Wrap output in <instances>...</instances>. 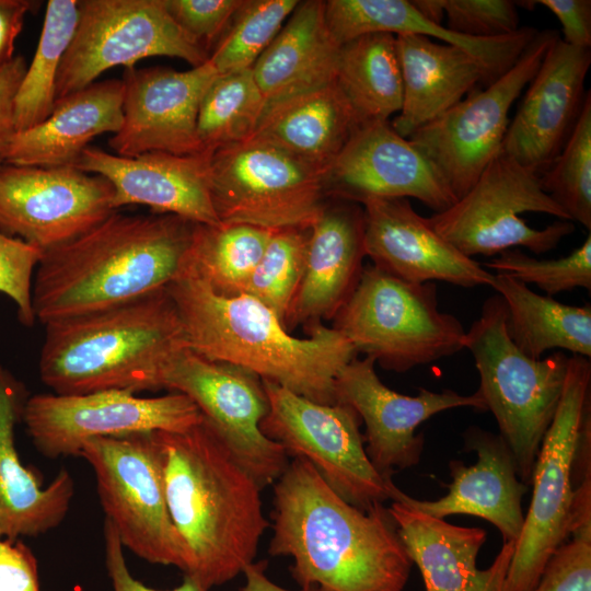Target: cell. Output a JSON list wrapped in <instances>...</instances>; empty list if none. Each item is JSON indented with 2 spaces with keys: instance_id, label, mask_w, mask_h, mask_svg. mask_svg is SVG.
Masks as SVG:
<instances>
[{
  "instance_id": "cell-6",
  "label": "cell",
  "mask_w": 591,
  "mask_h": 591,
  "mask_svg": "<svg viewBox=\"0 0 591 591\" xmlns=\"http://www.w3.org/2000/svg\"><path fill=\"white\" fill-rule=\"evenodd\" d=\"M506 320L501 296L487 298L465 332L464 348L479 375L476 392L497 421L519 478L529 486L563 394L570 356L563 351L540 359L525 356L510 339Z\"/></svg>"
},
{
  "instance_id": "cell-47",
  "label": "cell",
  "mask_w": 591,
  "mask_h": 591,
  "mask_svg": "<svg viewBox=\"0 0 591 591\" xmlns=\"http://www.w3.org/2000/svg\"><path fill=\"white\" fill-rule=\"evenodd\" d=\"M105 564L108 577L112 581L113 591H213L201 586L194 578L184 575L182 583L172 590H157L137 580L129 571L124 546L113 525L105 520Z\"/></svg>"
},
{
  "instance_id": "cell-40",
  "label": "cell",
  "mask_w": 591,
  "mask_h": 591,
  "mask_svg": "<svg viewBox=\"0 0 591 591\" xmlns=\"http://www.w3.org/2000/svg\"><path fill=\"white\" fill-rule=\"evenodd\" d=\"M308 240L309 230H276L242 293L269 308L283 324L303 275Z\"/></svg>"
},
{
  "instance_id": "cell-31",
  "label": "cell",
  "mask_w": 591,
  "mask_h": 591,
  "mask_svg": "<svg viewBox=\"0 0 591 591\" xmlns=\"http://www.w3.org/2000/svg\"><path fill=\"white\" fill-rule=\"evenodd\" d=\"M325 1H299L252 71L267 104L336 80L340 45L324 14Z\"/></svg>"
},
{
  "instance_id": "cell-37",
  "label": "cell",
  "mask_w": 591,
  "mask_h": 591,
  "mask_svg": "<svg viewBox=\"0 0 591 591\" xmlns=\"http://www.w3.org/2000/svg\"><path fill=\"white\" fill-rule=\"evenodd\" d=\"M266 107L252 69L218 76L199 105L197 137L202 151L252 138Z\"/></svg>"
},
{
  "instance_id": "cell-41",
  "label": "cell",
  "mask_w": 591,
  "mask_h": 591,
  "mask_svg": "<svg viewBox=\"0 0 591 591\" xmlns=\"http://www.w3.org/2000/svg\"><path fill=\"white\" fill-rule=\"evenodd\" d=\"M496 274L522 283L535 285L547 297L576 288L591 289V235L569 255L556 259H538L519 248H510L485 264Z\"/></svg>"
},
{
  "instance_id": "cell-11",
  "label": "cell",
  "mask_w": 591,
  "mask_h": 591,
  "mask_svg": "<svg viewBox=\"0 0 591 591\" xmlns=\"http://www.w3.org/2000/svg\"><path fill=\"white\" fill-rule=\"evenodd\" d=\"M209 178L223 223L309 230L326 204L322 173L256 137L212 151Z\"/></svg>"
},
{
  "instance_id": "cell-51",
  "label": "cell",
  "mask_w": 591,
  "mask_h": 591,
  "mask_svg": "<svg viewBox=\"0 0 591 591\" xmlns=\"http://www.w3.org/2000/svg\"><path fill=\"white\" fill-rule=\"evenodd\" d=\"M267 561H253L244 567L242 573L245 584L241 591H292L274 583L265 573ZM297 591H320L317 588H301Z\"/></svg>"
},
{
  "instance_id": "cell-4",
  "label": "cell",
  "mask_w": 591,
  "mask_h": 591,
  "mask_svg": "<svg viewBox=\"0 0 591 591\" xmlns=\"http://www.w3.org/2000/svg\"><path fill=\"white\" fill-rule=\"evenodd\" d=\"M167 291L192 351L243 368L313 402L336 403V378L357 352L334 327L322 324L309 337H296L262 302L246 294H219L189 273Z\"/></svg>"
},
{
  "instance_id": "cell-30",
  "label": "cell",
  "mask_w": 591,
  "mask_h": 591,
  "mask_svg": "<svg viewBox=\"0 0 591 591\" xmlns=\"http://www.w3.org/2000/svg\"><path fill=\"white\" fill-rule=\"evenodd\" d=\"M395 43L403 102L391 125L404 138L445 113L484 81L479 65L459 47L416 34L395 35Z\"/></svg>"
},
{
  "instance_id": "cell-49",
  "label": "cell",
  "mask_w": 591,
  "mask_h": 591,
  "mask_svg": "<svg viewBox=\"0 0 591 591\" xmlns=\"http://www.w3.org/2000/svg\"><path fill=\"white\" fill-rule=\"evenodd\" d=\"M559 21L563 42L583 49L591 47V1L590 0H538Z\"/></svg>"
},
{
  "instance_id": "cell-29",
  "label": "cell",
  "mask_w": 591,
  "mask_h": 591,
  "mask_svg": "<svg viewBox=\"0 0 591 591\" xmlns=\"http://www.w3.org/2000/svg\"><path fill=\"white\" fill-rule=\"evenodd\" d=\"M123 101L124 84L117 79L95 81L56 100L46 119L16 132L1 163L76 167L95 137L120 129Z\"/></svg>"
},
{
  "instance_id": "cell-3",
  "label": "cell",
  "mask_w": 591,
  "mask_h": 591,
  "mask_svg": "<svg viewBox=\"0 0 591 591\" xmlns=\"http://www.w3.org/2000/svg\"><path fill=\"white\" fill-rule=\"evenodd\" d=\"M158 437L169 511L189 553L184 575L207 589L227 583L254 561L269 526L262 488L205 418Z\"/></svg>"
},
{
  "instance_id": "cell-8",
  "label": "cell",
  "mask_w": 591,
  "mask_h": 591,
  "mask_svg": "<svg viewBox=\"0 0 591 591\" xmlns=\"http://www.w3.org/2000/svg\"><path fill=\"white\" fill-rule=\"evenodd\" d=\"M427 219L437 233L472 258L515 247L543 254L575 230L543 190L540 174L502 151L450 208Z\"/></svg>"
},
{
  "instance_id": "cell-42",
  "label": "cell",
  "mask_w": 591,
  "mask_h": 591,
  "mask_svg": "<svg viewBox=\"0 0 591 591\" xmlns=\"http://www.w3.org/2000/svg\"><path fill=\"white\" fill-rule=\"evenodd\" d=\"M447 28L453 33L496 38L515 33L518 2L511 0H443Z\"/></svg>"
},
{
  "instance_id": "cell-23",
  "label": "cell",
  "mask_w": 591,
  "mask_h": 591,
  "mask_svg": "<svg viewBox=\"0 0 591 591\" xmlns=\"http://www.w3.org/2000/svg\"><path fill=\"white\" fill-rule=\"evenodd\" d=\"M211 152L173 154L161 151L126 158L89 146L76 165L106 178L114 188L113 208L144 205L199 224L221 223L210 195Z\"/></svg>"
},
{
  "instance_id": "cell-26",
  "label": "cell",
  "mask_w": 591,
  "mask_h": 591,
  "mask_svg": "<svg viewBox=\"0 0 591 591\" xmlns=\"http://www.w3.org/2000/svg\"><path fill=\"white\" fill-rule=\"evenodd\" d=\"M426 591H502L515 542L503 543L493 564L476 566L486 531L451 524L399 501L387 508Z\"/></svg>"
},
{
  "instance_id": "cell-43",
  "label": "cell",
  "mask_w": 591,
  "mask_h": 591,
  "mask_svg": "<svg viewBox=\"0 0 591 591\" xmlns=\"http://www.w3.org/2000/svg\"><path fill=\"white\" fill-rule=\"evenodd\" d=\"M44 253L21 239L0 232V293L18 308L19 321L32 326L36 321L33 303V275Z\"/></svg>"
},
{
  "instance_id": "cell-5",
  "label": "cell",
  "mask_w": 591,
  "mask_h": 591,
  "mask_svg": "<svg viewBox=\"0 0 591 591\" xmlns=\"http://www.w3.org/2000/svg\"><path fill=\"white\" fill-rule=\"evenodd\" d=\"M186 348L181 317L165 288L45 324L39 376L60 395L159 391L166 368Z\"/></svg>"
},
{
  "instance_id": "cell-13",
  "label": "cell",
  "mask_w": 591,
  "mask_h": 591,
  "mask_svg": "<svg viewBox=\"0 0 591 591\" xmlns=\"http://www.w3.org/2000/svg\"><path fill=\"white\" fill-rule=\"evenodd\" d=\"M78 13L57 76V100L90 85L111 68H134L144 58L174 57L193 67L209 58L208 50L175 23L163 0H78Z\"/></svg>"
},
{
  "instance_id": "cell-28",
  "label": "cell",
  "mask_w": 591,
  "mask_h": 591,
  "mask_svg": "<svg viewBox=\"0 0 591 591\" xmlns=\"http://www.w3.org/2000/svg\"><path fill=\"white\" fill-rule=\"evenodd\" d=\"M325 19L340 45L366 34L389 33L422 35L459 47L479 65L485 86L511 69L538 33L520 27L496 38L460 35L421 16L408 0H328Z\"/></svg>"
},
{
  "instance_id": "cell-14",
  "label": "cell",
  "mask_w": 591,
  "mask_h": 591,
  "mask_svg": "<svg viewBox=\"0 0 591 591\" xmlns=\"http://www.w3.org/2000/svg\"><path fill=\"white\" fill-rule=\"evenodd\" d=\"M556 35L554 31L538 32L502 77L468 93L407 138L432 164L455 199L502 151L510 108L534 77Z\"/></svg>"
},
{
  "instance_id": "cell-2",
  "label": "cell",
  "mask_w": 591,
  "mask_h": 591,
  "mask_svg": "<svg viewBox=\"0 0 591 591\" xmlns=\"http://www.w3.org/2000/svg\"><path fill=\"white\" fill-rule=\"evenodd\" d=\"M194 224L169 213L116 210L84 234L45 252L33 281L35 318L45 325L167 288L186 271Z\"/></svg>"
},
{
  "instance_id": "cell-25",
  "label": "cell",
  "mask_w": 591,
  "mask_h": 591,
  "mask_svg": "<svg viewBox=\"0 0 591 591\" xmlns=\"http://www.w3.org/2000/svg\"><path fill=\"white\" fill-rule=\"evenodd\" d=\"M464 439L478 460L471 466L450 462L452 483L445 496L418 500L397 488L392 501L439 519L452 514L483 518L500 531L503 543L515 542L524 523L521 501L528 485L519 478L512 454L499 434L473 426Z\"/></svg>"
},
{
  "instance_id": "cell-35",
  "label": "cell",
  "mask_w": 591,
  "mask_h": 591,
  "mask_svg": "<svg viewBox=\"0 0 591 591\" xmlns=\"http://www.w3.org/2000/svg\"><path fill=\"white\" fill-rule=\"evenodd\" d=\"M275 231L240 223H195L185 273L219 294H242Z\"/></svg>"
},
{
  "instance_id": "cell-39",
  "label": "cell",
  "mask_w": 591,
  "mask_h": 591,
  "mask_svg": "<svg viewBox=\"0 0 591 591\" xmlns=\"http://www.w3.org/2000/svg\"><path fill=\"white\" fill-rule=\"evenodd\" d=\"M543 190L569 220L591 230V93L560 153L540 174Z\"/></svg>"
},
{
  "instance_id": "cell-7",
  "label": "cell",
  "mask_w": 591,
  "mask_h": 591,
  "mask_svg": "<svg viewBox=\"0 0 591 591\" xmlns=\"http://www.w3.org/2000/svg\"><path fill=\"white\" fill-rule=\"evenodd\" d=\"M334 328L382 368L404 373L464 349L459 318L439 309L434 282L412 283L368 265Z\"/></svg>"
},
{
  "instance_id": "cell-10",
  "label": "cell",
  "mask_w": 591,
  "mask_h": 591,
  "mask_svg": "<svg viewBox=\"0 0 591 591\" xmlns=\"http://www.w3.org/2000/svg\"><path fill=\"white\" fill-rule=\"evenodd\" d=\"M80 456L94 471L105 520L123 546L148 563L186 573L189 553L169 511L158 431L93 438Z\"/></svg>"
},
{
  "instance_id": "cell-1",
  "label": "cell",
  "mask_w": 591,
  "mask_h": 591,
  "mask_svg": "<svg viewBox=\"0 0 591 591\" xmlns=\"http://www.w3.org/2000/svg\"><path fill=\"white\" fill-rule=\"evenodd\" d=\"M271 556H288L301 588L403 591L412 569L382 502L362 511L344 500L305 459L293 457L274 486Z\"/></svg>"
},
{
  "instance_id": "cell-52",
  "label": "cell",
  "mask_w": 591,
  "mask_h": 591,
  "mask_svg": "<svg viewBox=\"0 0 591 591\" xmlns=\"http://www.w3.org/2000/svg\"><path fill=\"white\" fill-rule=\"evenodd\" d=\"M410 3L425 19L442 24L444 19L443 0H412Z\"/></svg>"
},
{
  "instance_id": "cell-18",
  "label": "cell",
  "mask_w": 591,
  "mask_h": 591,
  "mask_svg": "<svg viewBox=\"0 0 591 591\" xmlns=\"http://www.w3.org/2000/svg\"><path fill=\"white\" fill-rule=\"evenodd\" d=\"M335 399L350 406L366 425V452L383 476L417 465L424 449L416 429L433 415L457 407L486 412L477 392L462 395L452 390L433 392L420 387L416 396L387 387L370 357L354 358L338 373Z\"/></svg>"
},
{
  "instance_id": "cell-50",
  "label": "cell",
  "mask_w": 591,
  "mask_h": 591,
  "mask_svg": "<svg viewBox=\"0 0 591 591\" xmlns=\"http://www.w3.org/2000/svg\"><path fill=\"white\" fill-rule=\"evenodd\" d=\"M38 2L30 0H0V67L14 57V43L25 15Z\"/></svg>"
},
{
  "instance_id": "cell-24",
  "label": "cell",
  "mask_w": 591,
  "mask_h": 591,
  "mask_svg": "<svg viewBox=\"0 0 591 591\" xmlns=\"http://www.w3.org/2000/svg\"><path fill=\"white\" fill-rule=\"evenodd\" d=\"M364 250V212L354 201L325 204L309 229L303 275L285 317L291 328L303 325L308 334L334 318L355 290Z\"/></svg>"
},
{
  "instance_id": "cell-19",
  "label": "cell",
  "mask_w": 591,
  "mask_h": 591,
  "mask_svg": "<svg viewBox=\"0 0 591 591\" xmlns=\"http://www.w3.org/2000/svg\"><path fill=\"white\" fill-rule=\"evenodd\" d=\"M219 74L209 59L186 71L165 67L125 69L123 125L108 140L117 155L161 151L204 152L197 137L201 99Z\"/></svg>"
},
{
  "instance_id": "cell-15",
  "label": "cell",
  "mask_w": 591,
  "mask_h": 591,
  "mask_svg": "<svg viewBox=\"0 0 591 591\" xmlns=\"http://www.w3.org/2000/svg\"><path fill=\"white\" fill-rule=\"evenodd\" d=\"M204 416L185 394L140 397L127 391L27 397L22 420L33 444L48 459L80 456L93 438L141 432H182Z\"/></svg>"
},
{
  "instance_id": "cell-48",
  "label": "cell",
  "mask_w": 591,
  "mask_h": 591,
  "mask_svg": "<svg viewBox=\"0 0 591 591\" xmlns=\"http://www.w3.org/2000/svg\"><path fill=\"white\" fill-rule=\"evenodd\" d=\"M26 68V59L21 55L0 67V163L18 132L15 99Z\"/></svg>"
},
{
  "instance_id": "cell-12",
  "label": "cell",
  "mask_w": 591,
  "mask_h": 591,
  "mask_svg": "<svg viewBox=\"0 0 591 591\" xmlns=\"http://www.w3.org/2000/svg\"><path fill=\"white\" fill-rule=\"evenodd\" d=\"M268 412L262 432L287 455L309 461L344 500L367 511L375 502L393 500L398 488L369 460L358 414L341 403L313 402L262 380Z\"/></svg>"
},
{
  "instance_id": "cell-9",
  "label": "cell",
  "mask_w": 591,
  "mask_h": 591,
  "mask_svg": "<svg viewBox=\"0 0 591 591\" xmlns=\"http://www.w3.org/2000/svg\"><path fill=\"white\" fill-rule=\"evenodd\" d=\"M590 427V358L571 355L556 414L535 461L530 508L502 591H532L548 558L570 535L573 464L581 437Z\"/></svg>"
},
{
  "instance_id": "cell-38",
  "label": "cell",
  "mask_w": 591,
  "mask_h": 591,
  "mask_svg": "<svg viewBox=\"0 0 591 591\" xmlns=\"http://www.w3.org/2000/svg\"><path fill=\"white\" fill-rule=\"evenodd\" d=\"M298 3V0H242L209 54L217 73L252 69Z\"/></svg>"
},
{
  "instance_id": "cell-45",
  "label": "cell",
  "mask_w": 591,
  "mask_h": 591,
  "mask_svg": "<svg viewBox=\"0 0 591 591\" xmlns=\"http://www.w3.org/2000/svg\"><path fill=\"white\" fill-rule=\"evenodd\" d=\"M175 23L209 53L242 0H163Z\"/></svg>"
},
{
  "instance_id": "cell-34",
  "label": "cell",
  "mask_w": 591,
  "mask_h": 591,
  "mask_svg": "<svg viewBox=\"0 0 591 591\" xmlns=\"http://www.w3.org/2000/svg\"><path fill=\"white\" fill-rule=\"evenodd\" d=\"M335 81L360 125L389 121L403 102L395 35L366 34L340 45Z\"/></svg>"
},
{
  "instance_id": "cell-17",
  "label": "cell",
  "mask_w": 591,
  "mask_h": 591,
  "mask_svg": "<svg viewBox=\"0 0 591 591\" xmlns=\"http://www.w3.org/2000/svg\"><path fill=\"white\" fill-rule=\"evenodd\" d=\"M113 197L106 178L73 166L0 163V232L45 253L116 211Z\"/></svg>"
},
{
  "instance_id": "cell-21",
  "label": "cell",
  "mask_w": 591,
  "mask_h": 591,
  "mask_svg": "<svg viewBox=\"0 0 591 591\" xmlns=\"http://www.w3.org/2000/svg\"><path fill=\"white\" fill-rule=\"evenodd\" d=\"M590 49L572 47L558 36L509 123L502 152L541 174L560 153L582 111Z\"/></svg>"
},
{
  "instance_id": "cell-36",
  "label": "cell",
  "mask_w": 591,
  "mask_h": 591,
  "mask_svg": "<svg viewBox=\"0 0 591 591\" xmlns=\"http://www.w3.org/2000/svg\"><path fill=\"white\" fill-rule=\"evenodd\" d=\"M78 0H49L39 40L15 99L18 131L46 119L56 103V83L62 57L78 23Z\"/></svg>"
},
{
  "instance_id": "cell-33",
  "label": "cell",
  "mask_w": 591,
  "mask_h": 591,
  "mask_svg": "<svg viewBox=\"0 0 591 591\" xmlns=\"http://www.w3.org/2000/svg\"><path fill=\"white\" fill-rule=\"evenodd\" d=\"M507 309V333L525 356L540 359L553 349L591 357V305H569L532 291L509 276L494 274L490 285Z\"/></svg>"
},
{
  "instance_id": "cell-46",
  "label": "cell",
  "mask_w": 591,
  "mask_h": 591,
  "mask_svg": "<svg viewBox=\"0 0 591 591\" xmlns=\"http://www.w3.org/2000/svg\"><path fill=\"white\" fill-rule=\"evenodd\" d=\"M0 591H40L37 559L19 540L0 536Z\"/></svg>"
},
{
  "instance_id": "cell-27",
  "label": "cell",
  "mask_w": 591,
  "mask_h": 591,
  "mask_svg": "<svg viewBox=\"0 0 591 591\" xmlns=\"http://www.w3.org/2000/svg\"><path fill=\"white\" fill-rule=\"evenodd\" d=\"M26 399L24 385L0 364V536L10 540L56 529L74 495V480L67 470L45 486L37 471L20 459L15 427Z\"/></svg>"
},
{
  "instance_id": "cell-44",
  "label": "cell",
  "mask_w": 591,
  "mask_h": 591,
  "mask_svg": "<svg viewBox=\"0 0 591 591\" xmlns=\"http://www.w3.org/2000/svg\"><path fill=\"white\" fill-rule=\"evenodd\" d=\"M570 535L548 558L532 591H591V529Z\"/></svg>"
},
{
  "instance_id": "cell-22",
  "label": "cell",
  "mask_w": 591,
  "mask_h": 591,
  "mask_svg": "<svg viewBox=\"0 0 591 591\" xmlns=\"http://www.w3.org/2000/svg\"><path fill=\"white\" fill-rule=\"evenodd\" d=\"M361 205L366 256L376 268L412 283L490 287L494 274L437 233L407 198L368 199Z\"/></svg>"
},
{
  "instance_id": "cell-20",
  "label": "cell",
  "mask_w": 591,
  "mask_h": 591,
  "mask_svg": "<svg viewBox=\"0 0 591 591\" xmlns=\"http://www.w3.org/2000/svg\"><path fill=\"white\" fill-rule=\"evenodd\" d=\"M324 182L327 196L357 204L415 198L437 213L456 200L428 159L390 121L360 125L327 170Z\"/></svg>"
},
{
  "instance_id": "cell-32",
  "label": "cell",
  "mask_w": 591,
  "mask_h": 591,
  "mask_svg": "<svg viewBox=\"0 0 591 591\" xmlns=\"http://www.w3.org/2000/svg\"><path fill=\"white\" fill-rule=\"evenodd\" d=\"M360 126L335 82L267 104L253 137L325 174Z\"/></svg>"
},
{
  "instance_id": "cell-16",
  "label": "cell",
  "mask_w": 591,
  "mask_h": 591,
  "mask_svg": "<svg viewBox=\"0 0 591 591\" xmlns=\"http://www.w3.org/2000/svg\"><path fill=\"white\" fill-rule=\"evenodd\" d=\"M163 389L185 394L195 403L262 489L282 474L288 455L260 430L268 399L257 375L186 348L166 368Z\"/></svg>"
}]
</instances>
